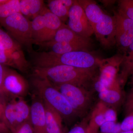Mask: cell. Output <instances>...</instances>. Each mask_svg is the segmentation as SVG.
<instances>
[{"label": "cell", "instance_id": "e575fe53", "mask_svg": "<svg viewBox=\"0 0 133 133\" xmlns=\"http://www.w3.org/2000/svg\"><path fill=\"white\" fill-rule=\"evenodd\" d=\"M6 69L3 66V65L0 64V97L2 98V102L3 104L5 102V98L3 91V83Z\"/></svg>", "mask_w": 133, "mask_h": 133}, {"label": "cell", "instance_id": "5b68a950", "mask_svg": "<svg viewBox=\"0 0 133 133\" xmlns=\"http://www.w3.org/2000/svg\"><path fill=\"white\" fill-rule=\"evenodd\" d=\"M124 55L118 54L112 57L99 59L98 66L99 74L97 76L93 85L94 90L98 93L111 87L118 81V76Z\"/></svg>", "mask_w": 133, "mask_h": 133}, {"label": "cell", "instance_id": "b9f144b4", "mask_svg": "<svg viewBox=\"0 0 133 133\" xmlns=\"http://www.w3.org/2000/svg\"><path fill=\"white\" fill-rule=\"evenodd\" d=\"M0 103H2V102H1V100H0Z\"/></svg>", "mask_w": 133, "mask_h": 133}, {"label": "cell", "instance_id": "9c48e42d", "mask_svg": "<svg viewBox=\"0 0 133 133\" xmlns=\"http://www.w3.org/2000/svg\"><path fill=\"white\" fill-rule=\"evenodd\" d=\"M97 40L103 47L109 48L116 44V21L114 16L104 14L93 28Z\"/></svg>", "mask_w": 133, "mask_h": 133}, {"label": "cell", "instance_id": "8fae6325", "mask_svg": "<svg viewBox=\"0 0 133 133\" xmlns=\"http://www.w3.org/2000/svg\"><path fill=\"white\" fill-rule=\"evenodd\" d=\"M30 106V119L33 133H47L44 103L38 95H33Z\"/></svg>", "mask_w": 133, "mask_h": 133}, {"label": "cell", "instance_id": "603a6c76", "mask_svg": "<svg viewBox=\"0 0 133 133\" xmlns=\"http://www.w3.org/2000/svg\"><path fill=\"white\" fill-rule=\"evenodd\" d=\"M0 49L11 52L22 50L21 46L18 43L15 42L7 33L1 29Z\"/></svg>", "mask_w": 133, "mask_h": 133}, {"label": "cell", "instance_id": "ffe728a7", "mask_svg": "<svg viewBox=\"0 0 133 133\" xmlns=\"http://www.w3.org/2000/svg\"><path fill=\"white\" fill-rule=\"evenodd\" d=\"M25 58L20 51L11 52L0 49V64L9 65L17 69H21L25 63Z\"/></svg>", "mask_w": 133, "mask_h": 133}, {"label": "cell", "instance_id": "ba28073f", "mask_svg": "<svg viewBox=\"0 0 133 133\" xmlns=\"http://www.w3.org/2000/svg\"><path fill=\"white\" fill-rule=\"evenodd\" d=\"M29 86L26 79L11 69H6L3 83V91L6 99L22 98L26 96L29 91Z\"/></svg>", "mask_w": 133, "mask_h": 133}, {"label": "cell", "instance_id": "30bf717a", "mask_svg": "<svg viewBox=\"0 0 133 133\" xmlns=\"http://www.w3.org/2000/svg\"><path fill=\"white\" fill-rule=\"evenodd\" d=\"M67 26L78 35L90 38L94 34L92 27L77 1H74L69 12Z\"/></svg>", "mask_w": 133, "mask_h": 133}, {"label": "cell", "instance_id": "8d00e7d4", "mask_svg": "<svg viewBox=\"0 0 133 133\" xmlns=\"http://www.w3.org/2000/svg\"><path fill=\"white\" fill-rule=\"evenodd\" d=\"M0 132L4 133H11L6 125L2 121H0Z\"/></svg>", "mask_w": 133, "mask_h": 133}, {"label": "cell", "instance_id": "83f0119b", "mask_svg": "<svg viewBox=\"0 0 133 133\" xmlns=\"http://www.w3.org/2000/svg\"><path fill=\"white\" fill-rule=\"evenodd\" d=\"M118 11L133 21V0H121Z\"/></svg>", "mask_w": 133, "mask_h": 133}, {"label": "cell", "instance_id": "cb8c5ba5", "mask_svg": "<svg viewBox=\"0 0 133 133\" xmlns=\"http://www.w3.org/2000/svg\"><path fill=\"white\" fill-rule=\"evenodd\" d=\"M116 21V33H133V21L118 11L114 14Z\"/></svg>", "mask_w": 133, "mask_h": 133}, {"label": "cell", "instance_id": "4316f807", "mask_svg": "<svg viewBox=\"0 0 133 133\" xmlns=\"http://www.w3.org/2000/svg\"><path fill=\"white\" fill-rule=\"evenodd\" d=\"M133 42V33L121 32L116 34V45L125 54L129 45Z\"/></svg>", "mask_w": 133, "mask_h": 133}, {"label": "cell", "instance_id": "484cf974", "mask_svg": "<svg viewBox=\"0 0 133 133\" xmlns=\"http://www.w3.org/2000/svg\"><path fill=\"white\" fill-rule=\"evenodd\" d=\"M133 71V58L128 60H123L121 66L118 79L122 87L124 86L129 77Z\"/></svg>", "mask_w": 133, "mask_h": 133}, {"label": "cell", "instance_id": "60d3db41", "mask_svg": "<svg viewBox=\"0 0 133 133\" xmlns=\"http://www.w3.org/2000/svg\"><path fill=\"white\" fill-rule=\"evenodd\" d=\"M131 82H130V83H131V85H132V87L133 86V71L132 72V74L131 75Z\"/></svg>", "mask_w": 133, "mask_h": 133}, {"label": "cell", "instance_id": "5bb4252c", "mask_svg": "<svg viewBox=\"0 0 133 133\" xmlns=\"http://www.w3.org/2000/svg\"><path fill=\"white\" fill-rule=\"evenodd\" d=\"M41 14L44 16L45 21V29L43 42L52 41L58 30L64 23L46 7Z\"/></svg>", "mask_w": 133, "mask_h": 133}, {"label": "cell", "instance_id": "6da1fadb", "mask_svg": "<svg viewBox=\"0 0 133 133\" xmlns=\"http://www.w3.org/2000/svg\"><path fill=\"white\" fill-rule=\"evenodd\" d=\"M97 68L83 69L66 65L48 67L35 66L33 77L45 79L53 84H71L91 90L93 83L97 76L96 74Z\"/></svg>", "mask_w": 133, "mask_h": 133}, {"label": "cell", "instance_id": "ab89813d", "mask_svg": "<svg viewBox=\"0 0 133 133\" xmlns=\"http://www.w3.org/2000/svg\"><path fill=\"white\" fill-rule=\"evenodd\" d=\"M119 133H133V130L128 131H121Z\"/></svg>", "mask_w": 133, "mask_h": 133}, {"label": "cell", "instance_id": "7bdbcfd3", "mask_svg": "<svg viewBox=\"0 0 133 133\" xmlns=\"http://www.w3.org/2000/svg\"><path fill=\"white\" fill-rule=\"evenodd\" d=\"M0 133H3V132H0Z\"/></svg>", "mask_w": 133, "mask_h": 133}, {"label": "cell", "instance_id": "7402d4cb", "mask_svg": "<svg viewBox=\"0 0 133 133\" xmlns=\"http://www.w3.org/2000/svg\"><path fill=\"white\" fill-rule=\"evenodd\" d=\"M106 105L99 101L95 105L90 115L89 126L98 130L100 127L106 122L104 110Z\"/></svg>", "mask_w": 133, "mask_h": 133}, {"label": "cell", "instance_id": "e0dca14e", "mask_svg": "<svg viewBox=\"0 0 133 133\" xmlns=\"http://www.w3.org/2000/svg\"><path fill=\"white\" fill-rule=\"evenodd\" d=\"M45 7L42 0H20V12L30 21L41 15Z\"/></svg>", "mask_w": 133, "mask_h": 133}, {"label": "cell", "instance_id": "4dcf8cb0", "mask_svg": "<svg viewBox=\"0 0 133 133\" xmlns=\"http://www.w3.org/2000/svg\"><path fill=\"white\" fill-rule=\"evenodd\" d=\"M120 125L122 131L133 130V111L126 114Z\"/></svg>", "mask_w": 133, "mask_h": 133}, {"label": "cell", "instance_id": "2e32d148", "mask_svg": "<svg viewBox=\"0 0 133 133\" xmlns=\"http://www.w3.org/2000/svg\"><path fill=\"white\" fill-rule=\"evenodd\" d=\"M78 2L83 9L86 16L92 28L102 18L104 14L102 9L94 1L77 0Z\"/></svg>", "mask_w": 133, "mask_h": 133}, {"label": "cell", "instance_id": "d590c367", "mask_svg": "<svg viewBox=\"0 0 133 133\" xmlns=\"http://www.w3.org/2000/svg\"><path fill=\"white\" fill-rule=\"evenodd\" d=\"M124 60H129L133 58V42L129 45L126 51L125 54H124Z\"/></svg>", "mask_w": 133, "mask_h": 133}, {"label": "cell", "instance_id": "7c38bea8", "mask_svg": "<svg viewBox=\"0 0 133 133\" xmlns=\"http://www.w3.org/2000/svg\"><path fill=\"white\" fill-rule=\"evenodd\" d=\"M51 41L54 42H65L80 45L88 50L92 46L90 38L83 37L71 30L67 25L64 24L58 30L55 37Z\"/></svg>", "mask_w": 133, "mask_h": 133}, {"label": "cell", "instance_id": "277c9868", "mask_svg": "<svg viewBox=\"0 0 133 133\" xmlns=\"http://www.w3.org/2000/svg\"><path fill=\"white\" fill-rule=\"evenodd\" d=\"M52 84L65 97L78 118L83 119L88 116L93 105V91L71 84Z\"/></svg>", "mask_w": 133, "mask_h": 133}, {"label": "cell", "instance_id": "d6986e66", "mask_svg": "<svg viewBox=\"0 0 133 133\" xmlns=\"http://www.w3.org/2000/svg\"><path fill=\"white\" fill-rule=\"evenodd\" d=\"M43 47L50 48L51 52L58 55H62L72 51H88L85 48L77 44L65 42H54L50 41L37 44Z\"/></svg>", "mask_w": 133, "mask_h": 133}, {"label": "cell", "instance_id": "f35d334b", "mask_svg": "<svg viewBox=\"0 0 133 133\" xmlns=\"http://www.w3.org/2000/svg\"><path fill=\"white\" fill-rule=\"evenodd\" d=\"M3 104L2 103H0V119H1L2 116L3 110Z\"/></svg>", "mask_w": 133, "mask_h": 133}, {"label": "cell", "instance_id": "f1b7e54d", "mask_svg": "<svg viewBox=\"0 0 133 133\" xmlns=\"http://www.w3.org/2000/svg\"><path fill=\"white\" fill-rule=\"evenodd\" d=\"M121 131L120 123L106 122L100 127L97 133H119Z\"/></svg>", "mask_w": 133, "mask_h": 133}, {"label": "cell", "instance_id": "9a60e30c", "mask_svg": "<svg viewBox=\"0 0 133 133\" xmlns=\"http://www.w3.org/2000/svg\"><path fill=\"white\" fill-rule=\"evenodd\" d=\"M44 103L46 114L47 133H65L62 117L54 109L45 102Z\"/></svg>", "mask_w": 133, "mask_h": 133}, {"label": "cell", "instance_id": "74e56055", "mask_svg": "<svg viewBox=\"0 0 133 133\" xmlns=\"http://www.w3.org/2000/svg\"><path fill=\"white\" fill-rule=\"evenodd\" d=\"M98 131V129L92 128L90 127L89 126L88 133H97Z\"/></svg>", "mask_w": 133, "mask_h": 133}, {"label": "cell", "instance_id": "44dd1931", "mask_svg": "<svg viewBox=\"0 0 133 133\" xmlns=\"http://www.w3.org/2000/svg\"><path fill=\"white\" fill-rule=\"evenodd\" d=\"M45 29V21L42 14L31 21V35L33 44L42 43Z\"/></svg>", "mask_w": 133, "mask_h": 133}, {"label": "cell", "instance_id": "836d02e7", "mask_svg": "<svg viewBox=\"0 0 133 133\" xmlns=\"http://www.w3.org/2000/svg\"><path fill=\"white\" fill-rule=\"evenodd\" d=\"M125 105L126 114L133 111V86L127 96Z\"/></svg>", "mask_w": 133, "mask_h": 133}, {"label": "cell", "instance_id": "d4e9b609", "mask_svg": "<svg viewBox=\"0 0 133 133\" xmlns=\"http://www.w3.org/2000/svg\"><path fill=\"white\" fill-rule=\"evenodd\" d=\"M21 13L20 0H10L0 4V19L6 18L17 13Z\"/></svg>", "mask_w": 133, "mask_h": 133}, {"label": "cell", "instance_id": "ac0fdd59", "mask_svg": "<svg viewBox=\"0 0 133 133\" xmlns=\"http://www.w3.org/2000/svg\"><path fill=\"white\" fill-rule=\"evenodd\" d=\"M74 0H49L48 9L63 23L69 18V12Z\"/></svg>", "mask_w": 133, "mask_h": 133}, {"label": "cell", "instance_id": "1f68e13d", "mask_svg": "<svg viewBox=\"0 0 133 133\" xmlns=\"http://www.w3.org/2000/svg\"><path fill=\"white\" fill-rule=\"evenodd\" d=\"M104 116L106 122H116L117 115L116 109L106 105L104 110Z\"/></svg>", "mask_w": 133, "mask_h": 133}, {"label": "cell", "instance_id": "f546056e", "mask_svg": "<svg viewBox=\"0 0 133 133\" xmlns=\"http://www.w3.org/2000/svg\"><path fill=\"white\" fill-rule=\"evenodd\" d=\"M90 115L84 118L81 121L76 124L66 133H87L89 127Z\"/></svg>", "mask_w": 133, "mask_h": 133}, {"label": "cell", "instance_id": "7a4b0ae2", "mask_svg": "<svg viewBox=\"0 0 133 133\" xmlns=\"http://www.w3.org/2000/svg\"><path fill=\"white\" fill-rule=\"evenodd\" d=\"M33 62L35 67H48L58 65H66L83 69L98 67L99 58L88 51H72L58 55L49 52H32Z\"/></svg>", "mask_w": 133, "mask_h": 133}, {"label": "cell", "instance_id": "8992f818", "mask_svg": "<svg viewBox=\"0 0 133 133\" xmlns=\"http://www.w3.org/2000/svg\"><path fill=\"white\" fill-rule=\"evenodd\" d=\"M0 22L21 46L25 47L29 52L34 51L31 21L19 13L0 19Z\"/></svg>", "mask_w": 133, "mask_h": 133}, {"label": "cell", "instance_id": "4fadbf2b", "mask_svg": "<svg viewBox=\"0 0 133 133\" xmlns=\"http://www.w3.org/2000/svg\"><path fill=\"white\" fill-rule=\"evenodd\" d=\"M98 94L99 101L115 109L120 105L124 99L122 87L118 81L111 87Z\"/></svg>", "mask_w": 133, "mask_h": 133}, {"label": "cell", "instance_id": "d6a6232c", "mask_svg": "<svg viewBox=\"0 0 133 133\" xmlns=\"http://www.w3.org/2000/svg\"><path fill=\"white\" fill-rule=\"evenodd\" d=\"M11 133H33L31 119L22 124Z\"/></svg>", "mask_w": 133, "mask_h": 133}, {"label": "cell", "instance_id": "52a82bcc", "mask_svg": "<svg viewBox=\"0 0 133 133\" xmlns=\"http://www.w3.org/2000/svg\"><path fill=\"white\" fill-rule=\"evenodd\" d=\"M10 132L26 122L30 120V106L23 98L12 99L3 104L1 118Z\"/></svg>", "mask_w": 133, "mask_h": 133}, {"label": "cell", "instance_id": "3957f363", "mask_svg": "<svg viewBox=\"0 0 133 133\" xmlns=\"http://www.w3.org/2000/svg\"><path fill=\"white\" fill-rule=\"evenodd\" d=\"M31 82L38 97L57 112L63 121L71 123L78 118L65 97L49 81L33 77Z\"/></svg>", "mask_w": 133, "mask_h": 133}]
</instances>
